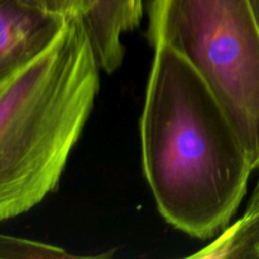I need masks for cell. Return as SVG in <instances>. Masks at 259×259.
<instances>
[{
	"instance_id": "cell-5",
	"label": "cell",
	"mask_w": 259,
	"mask_h": 259,
	"mask_svg": "<svg viewBox=\"0 0 259 259\" xmlns=\"http://www.w3.org/2000/svg\"><path fill=\"white\" fill-rule=\"evenodd\" d=\"M144 2L85 0L81 20L103 72H115L123 63L125 53L123 35L139 25L143 17Z\"/></svg>"
},
{
	"instance_id": "cell-7",
	"label": "cell",
	"mask_w": 259,
	"mask_h": 259,
	"mask_svg": "<svg viewBox=\"0 0 259 259\" xmlns=\"http://www.w3.org/2000/svg\"><path fill=\"white\" fill-rule=\"evenodd\" d=\"M0 258H78L62 248L0 234Z\"/></svg>"
},
{
	"instance_id": "cell-2",
	"label": "cell",
	"mask_w": 259,
	"mask_h": 259,
	"mask_svg": "<svg viewBox=\"0 0 259 259\" xmlns=\"http://www.w3.org/2000/svg\"><path fill=\"white\" fill-rule=\"evenodd\" d=\"M101 68L80 17L0 85V222L57 189L100 89Z\"/></svg>"
},
{
	"instance_id": "cell-3",
	"label": "cell",
	"mask_w": 259,
	"mask_h": 259,
	"mask_svg": "<svg viewBox=\"0 0 259 259\" xmlns=\"http://www.w3.org/2000/svg\"><path fill=\"white\" fill-rule=\"evenodd\" d=\"M147 37L199 73L259 168V27L249 0H152Z\"/></svg>"
},
{
	"instance_id": "cell-11",
	"label": "cell",
	"mask_w": 259,
	"mask_h": 259,
	"mask_svg": "<svg viewBox=\"0 0 259 259\" xmlns=\"http://www.w3.org/2000/svg\"><path fill=\"white\" fill-rule=\"evenodd\" d=\"M0 85H2V83H0Z\"/></svg>"
},
{
	"instance_id": "cell-9",
	"label": "cell",
	"mask_w": 259,
	"mask_h": 259,
	"mask_svg": "<svg viewBox=\"0 0 259 259\" xmlns=\"http://www.w3.org/2000/svg\"><path fill=\"white\" fill-rule=\"evenodd\" d=\"M259 207V180L254 187V191H253L252 197L249 200V204H248L247 209L252 210V209H258Z\"/></svg>"
},
{
	"instance_id": "cell-6",
	"label": "cell",
	"mask_w": 259,
	"mask_h": 259,
	"mask_svg": "<svg viewBox=\"0 0 259 259\" xmlns=\"http://www.w3.org/2000/svg\"><path fill=\"white\" fill-rule=\"evenodd\" d=\"M192 258H259V207L245 210L214 242Z\"/></svg>"
},
{
	"instance_id": "cell-4",
	"label": "cell",
	"mask_w": 259,
	"mask_h": 259,
	"mask_svg": "<svg viewBox=\"0 0 259 259\" xmlns=\"http://www.w3.org/2000/svg\"><path fill=\"white\" fill-rule=\"evenodd\" d=\"M65 19L18 0H0V83L39 55Z\"/></svg>"
},
{
	"instance_id": "cell-1",
	"label": "cell",
	"mask_w": 259,
	"mask_h": 259,
	"mask_svg": "<svg viewBox=\"0 0 259 259\" xmlns=\"http://www.w3.org/2000/svg\"><path fill=\"white\" fill-rule=\"evenodd\" d=\"M154 48L139 123L142 166L159 214L180 232H224L254 171L222 105L167 45Z\"/></svg>"
},
{
	"instance_id": "cell-8",
	"label": "cell",
	"mask_w": 259,
	"mask_h": 259,
	"mask_svg": "<svg viewBox=\"0 0 259 259\" xmlns=\"http://www.w3.org/2000/svg\"><path fill=\"white\" fill-rule=\"evenodd\" d=\"M18 2L60 18H81L85 9V0H18Z\"/></svg>"
},
{
	"instance_id": "cell-10",
	"label": "cell",
	"mask_w": 259,
	"mask_h": 259,
	"mask_svg": "<svg viewBox=\"0 0 259 259\" xmlns=\"http://www.w3.org/2000/svg\"><path fill=\"white\" fill-rule=\"evenodd\" d=\"M250 5H252L253 13H254V17L257 19L258 27H259V0H249Z\"/></svg>"
}]
</instances>
